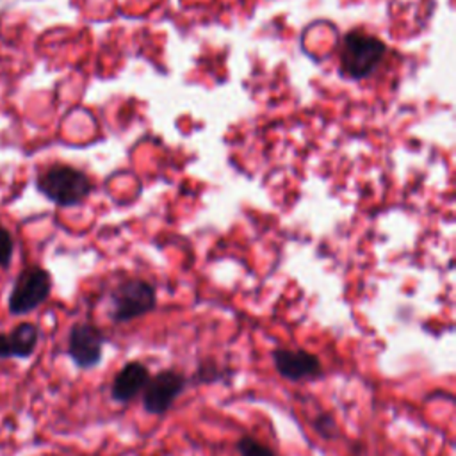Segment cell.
Instances as JSON below:
<instances>
[{
	"mask_svg": "<svg viewBox=\"0 0 456 456\" xmlns=\"http://www.w3.org/2000/svg\"><path fill=\"white\" fill-rule=\"evenodd\" d=\"M385 43L362 30H349L340 43V71L349 78H365L385 55Z\"/></svg>",
	"mask_w": 456,
	"mask_h": 456,
	"instance_id": "cell-1",
	"label": "cell"
},
{
	"mask_svg": "<svg viewBox=\"0 0 456 456\" xmlns=\"http://www.w3.org/2000/svg\"><path fill=\"white\" fill-rule=\"evenodd\" d=\"M37 189L53 203L71 207L84 201L93 183L86 173L71 166H53L37 178Z\"/></svg>",
	"mask_w": 456,
	"mask_h": 456,
	"instance_id": "cell-2",
	"label": "cell"
},
{
	"mask_svg": "<svg viewBox=\"0 0 456 456\" xmlns=\"http://www.w3.org/2000/svg\"><path fill=\"white\" fill-rule=\"evenodd\" d=\"M109 315L114 322H128L151 312L157 305L155 289L141 278H128L110 292Z\"/></svg>",
	"mask_w": 456,
	"mask_h": 456,
	"instance_id": "cell-3",
	"label": "cell"
},
{
	"mask_svg": "<svg viewBox=\"0 0 456 456\" xmlns=\"http://www.w3.org/2000/svg\"><path fill=\"white\" fill-rule=\"evenodd\" d=\"M52 290V278L43 267H27L21 271L9 294V312L12 315H25L41 306Z\"/></svg>",
	"mask_w": 456,
	"mask_h": 456,
	"instance_id": "cell-4",
	"label": "cell"
},
{
	"mask_svg": "<svg viewBox=\"0 0 456 456\" xmlns=\"http://www.w3.org/2000/svg\"><path fill=\"white\" fill-rule=\"evenodd\" d=\"M107 337L91 322H77L68 333L66 353L78 369H93L102 362Z\"/></svg>",
	"mask_w": 456,
	"mask_h": 456,
	"instance_id": "cell-5",
	"label": "cell"
},
{
	"mask_svg": "<svg viewBox=\"0 0 456 456\" xmlns=\"http://www.w3.org/2000/svg\"><path fill=\"white\" fill-rule=\"evenodd\" d=\"M185 385L187 378L175 369H162L155 376H150L142 392L144 410L151 415H164L185 390Z\"/></svg>",
	"mask_w": 456,
	"mask_h": 456,
	"instance_id": "cell-6",
	"label": "cell"
},
{
	"mask_svg": "<svg viewBox=\"0 0 456 456\" xmlns=\"http://www.w3.org/2000/svg\"><path fill=\"white\" fill-rule=\"evenodd\" d=\"M276 372L289 381H303L322 376V363L317 354L305 349L278 347L271 353Z\"/></svg>",
	"mask_w": 456,
	"mask_h": 456,
	"instance_id": "cell-7",
	"label": "cell"
},
{
	"mask_svg": "<svg viewBox=\"0 0 456 456\" xmlns=\"http://www.w3.org/2000/svg\"><path fill=\"white\" fill-rule=\"evenodd\" d=\"M150 379L148 367L137 360L125 363L110 383V397L116 403H128L139 395Z\"/></svg>",
	"mask_w": 456,
	"mask_h": 456,
	"instance_id": "cell-8",
	"label": "cell"
},
{
	"mask_svg": "<svg viewBox=\"0 0 456 456\" xmlns=\"http://www.w3.org/2000/svg\"><path fill=\"white\" fill-rule=\"evenodd\" d=\"M39 340V328L21 322L9 333H0V358H30Z\"/></svg>",
	"mask_w": 456,
	"mask_h": 456,
	"instance_id": "cell-9",
	"label": "cell"
},
{
	"mask_svg": "<svg viewBox=\"0 0 456 456\" xmlns=\"http://www.w3.org/2000/svg\"><path fill=\"white\" fill-rule=\"evenodd\" d=\"M235 447H237L239 456H274L271 447L264 445L260 440H256V438H253L249 435L239 438Z\"/></svg>",
	"mask_w": 456,
	"mask_h": 456,
	"instance_id": "cell-10",
	"label": "cell"
},
{
	"mask_svg": "<svg viewBox=\"0 0 456 456\" xmlns=\"http://www.w3.org/2000/svg\"><path fill=\"white\" fill-rule=\"evenodd\" d=\"M314 429L322 436V438H335L338 436V428L335 419L330 413H319L314 419Z\"/></svg>",
	"mask_w": 456,
	"mask_h": 456,
	"instance_id": "cell-11",
	"label": "cell"
},
{
	"mask_svg": "<svg viewBox=\"0 0 456 456\" xmlns=\"http://www.w3.org/2000/svg\"><path fill=\"white\" fill-rule=\"evenodd\" d=\"M221 374H223V370L217 367V363L214 360H203L198 365L194 379L201 381V383H212V381H217L221 378Z\"/></svg>",
	"mask_w": 456,
	"mask_h": 456,
	"instance_id": "cell-12",
	"label": "cell"
},
{
	"mask_svg": "<svg viewBox=\"0 0 456 456\" xmlns=\"http://www.w3.org/2000/svg\"><path fill=\"white\" fill-rule=\"evenodd\" d=\"M14 253V242L5 228H0V267H9Z\"/></svg>",
	"mask_w": 456,
	"mask_h": 456,
	"instance_id": "cell-13",
	"label": "cell"
}]
</instances>
